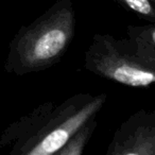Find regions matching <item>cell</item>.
I'll return each instance as SVG.
<instances>
[{
	"label": "cell",
	"mask_w": 155,
	"mask_h": 155,
	"mask_svg": "<svg viewBox=\"0 0 155 155\" xmlns=\"http://www.w3.org/2000/svg\"><path fill=\"white\" fill-rule=\"evenodd\" d=\"M74 32L73 2L58 0L14 35L3 64L5 72L21 77L51 68L65 55Z\"/></svg>",
	"instance_id": "7a4b0ae2"
},
{
	"label": "cell",
	"mask_w": 155,
	"mask_h": 155,
	"mask_svg": "<svg viewBox=\"0 0 155 155\" xmlns=\"http://www.w3.org/2000/svg\"><path fill=\"white\" fill-rule=\"evenodd\" d=\"M97 125L98 121L96 117L88 119L71 135V137L56 152L55 155H82L91 140V135L97 129Z\"/></svg>",
	"instance_id": "5b68a950"
},
{
	"label": "cell",
	"mask_w": 155,
	"mask_h": 155,
	"mask_svg": "<svg viewBox=\"0 0 155 155\" xmlns=\"http://www.w3.org/2000/svg\"><path fill=\"white\" fill-rule=\"evenodd\" d=\"M84 67L100 78L133 88L155 84V48L144 38L97 33L85 52Z\"/></svg>",
	"instance_id": "3957f363"
},
{
	"label": "cell",
	"mask_w": 155,
	"mask_h": 155,
	"mask_svg": "<svg viewBox=\"0 0 155 155\" xmlns=\"http://www.w3.org/2000/svg\"><path fill=\"white\" fill-rule=\"evenodd\" d=\"M127 11L150 22H155V5L151 0H115Z\"/></svg>",
	"instance_id": "8992f818"
},
{
	"label": "cell",
	"mask_w": 155,
	"mask_h": 155,
	"mask_svg": "<svg viewBox=\"0 0 155 155\" xmlns=\"http://www.w3.org/2000/svg\"><path fill=\"white\" fill-rule=\"evenodd\" d=\"M107 95L77 94L61 104L47 101L12 122L0 135L11 155H55L84 122L97 117Z\"/></svg>",
	"instance_id": "6da1fadb"
},
{
	"label": "cell",
	"mask_w": 155,
	"mask_h": 155,
	"mask_svg": "<svg viewBox=\"0 0 155 155\" xmlns=\"http://www.w3.org/2000/svg\"><path fill=\"white\" fill-rule=\"evenodd\" d=\"M127 34L142 37L155 48V22L146 26H127Z\"/></svg>",
	"instance_id": "52a82bcc"
},
{
	"label": "cell",
	"mask_w": 155,
	"mask_h": 155,
	"mask_svg": "<svg viewBox=\"0 0 155 155\" xmlns=\"http://www.w3.org/2000/svg\"><path fill=\"white\" fill-rule=\"evenodd\" d=\"M107 155H155V110L132 114L116 130Z\"/></svg>",
	"instance_id": "277c9868"
},
{
	"label": "cell",
	"mask_w": 155,
	"mask_h": 155,
	"mask_svg": "<svg viewBox=\"0 0 155 155\" xmlns=\"http://www.w3.org/2000/svg\"><path fill=\"white\" fill-rule=\"evenodd\" d=\"M151 1H152V2H153V5H155V0H151Z\"/></svg>",
	"instance_id": "ba28073f"
}]
</instances>
